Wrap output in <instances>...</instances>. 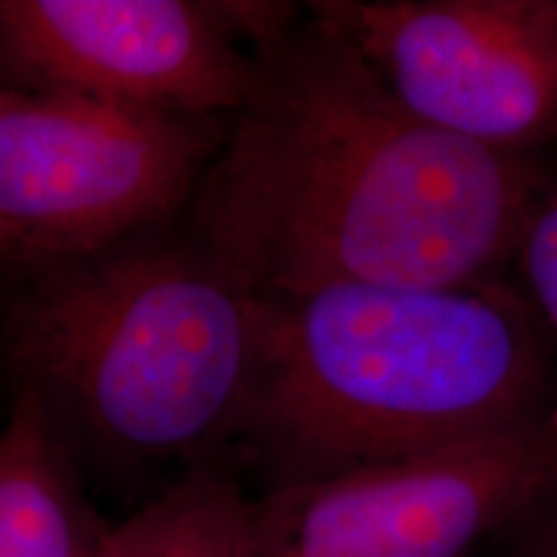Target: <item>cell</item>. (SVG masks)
<instances>
[{"label": "cell", "mask_w": 557, "mask_h": 557, "mask_svg": "<svg viewBox=\"0 0 557 557\" xmlns=\"http://www.w3.org/2000/svg\"><path fill=\"white\" fill-rule=\"evenodd\" d=\"M250 50L253 86L184 212L248 289L480 287L519 253L547 197L524 152L418 120L308 5Z\"/></svg>", "instance_id": "cell-1"}, {"label": "cell", "mask_w": 557, "mask_h": 557, "mask_svg": "<svg viewBox=\"0 0 557 557\" xmlns=\"http://www.w3.org/2000/svg\"><path fill=\"white\" fill-rule=\"evenodd\" d=\"M3 274L0 361L81 475L218 468L253 380L259 295L184 220Z\"/></svg>", "instance_id": "cell-2"}, {"label": "cell", "mask_w": 557, "mask_h": 557, "mask_svg": "<svg viewBox=\"0 0 557 557\" xmlns=\"http://www.w3.org/2000/svg\"><path fill=\"white\" fill-rule=\"evenodd\" d=\"M542 398L540 341L496 282L259 295L233 449L274 487L498 434Z\"/></svg>", "instance_id": "cell-3"}, {"label": "cell", "mask_w": 557, "mask_h": 557, "mask_svg": "<svg viewBox=\"0 0 557 557\" xmlns=\"http://www.w3.org/2000/svg\"><path fill=\"white\" fill-rule=\"evenodd\" d=\"M227 120L0 88V222L24 261L94 253L184 218Z\"/></svg>", "instance_id": "cell-4"}, {"label": "cell", "mask_w": 557, "mask_h": 557, "mask_svg": "<svg viewBox=\"0 0 557 557\" xmlns=\"http://www.w3.org/2000/svg\"><path fill=\"white\" fill-rule=\"evenodd\" d=\"M557 491V408L416 457L250 496V557H470Z\"/></svg>", "instance_id": "cell-5"}, {"label": "cell", "mask_w": 557, "mask_h": 557, "mask_svg": "<svg viewBox=\"0 0 557 557\" xmlns=\"http://www.w3.org/2000/svg\"><path fill=\"white\" fill-rule=\"evenodd\" d=\"M308 11L418 120L504 152L557 132V0H323Z\"/></svg>", "instance_id": "cell-6"}, {"label": "cell", "mask_w": 557, "mask_h": 557, "mask_svg": "<svg viewBox=\"0 0 557 557\" xmlns=\"http://www.w3.org/2000/svg\"><path fill=\"white\" fill-rule=\"evenodd\" d=\"M253 78L218 0H0L5 90L227 120Z\"/></svg>", "instance_id": "cell-7"}, {"label": "cell", "mask_w": 557, "mask_h": 557, "mask_svg": "<svg viewBox=\"0 0 557 557\" xmlns=\"http://www.w3.org/2000/svg\"><path fill=\"white\" fill-rule=\"evenodd\" d=\"M111 527L29 395L0 426V557H101Z\"/></svg>", "instance_id": "cell-8"}, {"label": "cell", "mask_w": 557, "mask_h": 557, "mask_svg": "<svg viewBox=\"0 0 557 557\" xmlns=\"http://www.w3.org/2000/svg\"><path fill=\"white\" fill-rule=\"evenodd\" d=\"M101 557H250V496L201 468L111 527Z\"/></svg>", "instance_id": "cell-9"}, {"label": "cell", "mask_w": 557, "mask_h": 557, "mask_svg": "<svg viewBox=\"0 0 557 557\" xmlns=\"http://www.w3.org/2000/svg\"><path fill=\"white\" fill-rule=\"evenodd\" d=\"M534 302L557 331V194H547L529 218L519 253Z\"/></svg>", "instance_id": "cell-10"}, {"label": "cell", "mask_w": 557, "mask_h": 557, "mask_svg": "<svg viewBox=\"0 0 557 557\" xmlns=\"http://www.w3.org/2000/svg\"><path fill=\"white\" fill-rule=\"evenodd\" d=\"M517 527H524L521 557H557V491L532 508Z\"/></svg>", "instance_id": "cell-11"}, {"label": "cell", "mask_w": 557, "mask_h": 557, "mask_svg": "<svg viewBox=\"0 0 557 557\" xmlns=\"http://www.w3.org/2000/svg\"><path fill=\"white\" fill-rule=\"evenodd\" d=\"M21 261H24V246H21L18 235L0 222V274Z\"/></svg>", "instance_id": "cell-12"}]
</instances>
